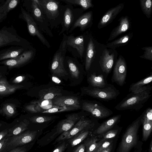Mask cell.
<instances>
[{
	"mask_svg": "<svg viewBox=\"0 0 152 152\" xmlns=\"http://www.w3.org/2000/svg\"><path fill=\"white\" fill-rule=\"evenodd\" d=\"M151 91L134 94L130 92L115 107L118 110H134L138 111L145 105L151 96Z\"/></svg>",
	"mask_w": 152,
	"mask_h": 152,
	"instance_id": "1",
	"label": "cell"
},
{
	"mask_svg": "<svg viewBox=\"0 0 152 152\" xmlns=\"http://www.w3.org/2000/svg\"><path fill=\"white\" fill-rule=\"evenodd\" d=\"M142 124L140 115L128 126L123 135L117 149V152H129L136 145L138 133Z\"/></svg>",
	"mask_w": 152,
	"mask_h": 152,
	"instance_id": "2",
	"label": "cell"
},
{
	"mask_svg": "<svg viewBox=\"0 0 152 152\" xmlns=\"http://www.w3.org/2000/svg\"><path fill=\"white\" fill-rule=\"evenodd\" d=\"M28 44L13 27L4 26L0 29V48L10 45L28 47Z\"/></svg>",
	"mask_w": 152,
	"mask_h": 152,
	"instance_id": "3",
	"label": "cell"
},
{
	"mask_svg": "<svg viewBox=\"0 0 152 152\" xmlns=\"http://www.w3.org/2000/svg\"><path fill=\"white\" fill-rule=\"evenodd\" d=\"M83 91L85 94L104 101L115 99L120 93L118 90L110 84L102 88H95L90 86L84 88Z\"/></svg>",
	"mask_w": 152,
	"mask_h": 152,
	"instance_id": "4",
	"label": "cell"
},
{
	"mask_svg": "<svg viewBox=\"0 0 152 152\" xmlns=\"http://www.w3.org/2000/svg\"><path fill=\"white\" fill-rule=\"evenodd\" d=\"M37 133L36 131L28 130L18 135L8 137L7 140L1 152L9 150L26 144L33 141Z\"/></svg>",
	"mask_w": 152,
	"mask_h": 152,
	"instance_id": "5",
	"label": "cell"
},
{
	"mask_svg": "<svg viewBox=\"0 0 152 152\" xmlns=\"http://www.w3.org/2000/svg\"><path fill=\"white\" fill-rule=\"evenodd\" d=\"M66 40L62 41L58 50L54 54L51 66L53 74L58 77H63L67 74L64 67V59L66 51Z\"/></svg>",
	"mask_w": 152,
	"mask_h": 152,
	"instance_id": "6",
	"label": "cell"
},
{
	"mask_svg": "<svg viewBox=\"0 0 152 152\" xmlns=\"http://www.w3.org/2000/svg\"><path fill=\"white\" fill-rule=\"evenodd\" d=\"M82 108L83 110L89 113L93 117L96 119L104 118L113 114L112 110L96 101L84 102Z\"/></svg>",
	"mask_w": 152,
	"mask_h": 152,
	"instance_id": "7",
	"label": "cell"
},
{
	"mask_svg": "<svg viewBox=\"0 0 152 152\" xmlns=\"http://www.w3.org/2000/svg\"><path fill=\"white\" fill-rule=\"evenodd\" d=\"M94 123L84 116H81L77 123L69 130L64 132L56 140L54 144L60 141L69 139L81 131L93 126Z\"/></svg>",
	"mask_w": 152,
	"mask_h": 152,
	"instance_id": "8",
	"label": "cell"
},
{
	"mask_svg": "<svg viewBox=\"0 0 152 152\" xmlns=\"http://www.w3.org/2000/svg\"><path fill=\"white\" fill-rule=\"evenodd\" d=\"M21 13L19 16L20 18L24 20L26 23L28 31L31 35L36 36L41 42L48 48L50 45L43 35L39 30L35 22L29 13L21 7H20Z\"/></svg>",
	"mask_w": 152,
	"mask_h": 152,
	"instance_id": "9",
	"label": "cell"
},
{
	"mask_svg": "<svg viewBox=\"0 0 152 152\" xmlns=\"http://www.w3.org/2000/svg\"><path fill=\"white\" fill-rule=\"evenodd\" d=\"M127 66L125 60L120 56L116 62L112 76L111 81L120 86L125 83L127 75Z\"/></svg>",
	"mask_w": 152,
	"mask_h": 152,
	"instance_id": "10",
	"label": "cell"
},
{
	"mask_svg": "<svg viewBox=\"0 0 152 152\" xmlns=\"http://www.w3.org/2000/svg\"><path fill=\"white\" fill-rule=\"evenodd\" d=\"M34 53L33 50L28 49L16 57L0 62V64L7 66L9 68L20 67L29 62L33 57Z\"/></svg>",
	"mask_w": 152,
	"mask_h": 152,
	"instance_id": "11",
	"label": "cell"
},
{
	"mask_svg": "<svg viewBox=\"0 0 152 152\" xmlns=\"http://www.w3.org/2000/svg\"><path fill=\"white\" fill-rule=\"evenodd\" d=\"M35 1L48 18L54 19L58 15V2L52 0H35Z\"/></svg>",
	"mask_w": 152,
	"mask_h": 152,
	"instance_id": "12",
	"label": "cell"
},
{
	"mask_svg": "<svg viewBox=\"0 0 152 152\" xmlns=\"http://www.w3.org/2000/svg\"><path fill=\"white\" fill-rule=\"evenodd\" d=\"M52 102L53 105L56 106L66 107L74 110L80 108L78 99L73 96H61L53 99Z\"/></svg>",
	"mask_w": 152,
	"mask_h": 152,
	"instance_id": "13",
	"label": "cell"
},
{
	"mask_svg": "<svg viewBox=\"0 0 152 152\" xmlns=\"http://www.w3.org/2000/svg\"><path fill=\"white\" fill-rule=\"evenodd\" d=\"M124 5L121 3L109 10L104 15L99 22L98 28L99 29L111 23L124 8Z\"/></svg>",
	"mask_w": 152,
	"mask_h": 152,
	"instance_id": "14",
	"label": "cell"
},
{
	"mask_svg": "<svg viewBox=\"0 0 152 152\" xmlns=\"http://www.w3.org/2000/svg\"><path fill=\"white\" fill-rule=\"evenodd\" d=\"M152 81V74H151L141 80L132 84L129 87V92L137 94L146 91H151L152 87L150 83Z\"/></svg>",
	"mask_w": 152,
	"mask_h": 152,
	"instance_id": "15",
	"label": "cell"
},
{
	"mask_svg": "<svg viewBox=\"0 0 152 152\" xmlns=\"http://www.w3.org/2000/svg\"><path fill=\"white\" fill-rule=\"evenodd\" d=\"M114 57L113 53L110 54L107 50L105 49L100 57L99 64L101 70L107 75L110 72L113 66Z\"/></svg>",
	"mask_w": 152,
	"mask_h": 152,
	"instance_id": "16",
	"label": "cell"
},
{
	"mask_svg": "<svg viewBox=\"0 0 152 152\" xmlns=\"http://www.w3.org/2000/svg\"><path fill=\"white\" fill-rule=\"evenodd\" d=\"M28 47L13 46L0 51V61L12 58L20 55Z\"/></svg>",
	"mask_w": 152,
	"mask_h": 152,
	"instance_id": "17",
	"label": "cell"
},
{
	"mask_svg": "<svg viewBox=\"0 0 152 152\" xmlns=\"http://www.w3.org/2000/svg\"><path fill=\"white\" fill-rule=\"evenodd\" d=\"M81 117L75 113L67 115L66 119L63 120L58 124L57 127L58 133L60 134L70 130Z\"/></svg>",
	"mask_w": 152,
	"mask_h": 152,
	"instance_id": "18",
	"label": "cell"
},
{
	"mask_svg": "<svg viewBox=\"0 0 152 152\" xmlns=\"http://www.w3.org/2000/svg\"><path fill=\"white\" fill-rule=\"evenodd\" d=\"M121 116V114L116 115L104 121L95 131L94 133L99 136L104 134L119 122Z\"/></svg>",
	"mask_w": 152,
	"mask_h": 152,
	"instance_id": "19",
	"label": "cell"
},
{
	"mask_svg": "<svg viewBox=\"0 0 152 152\" xmlns=\"http://www.w3.org/2000/svg\"><path fill=\"white\" fill-rule=\"evenodd\" d=\"M107 75L104 73L99 74L95 72L90 74L87 80L90 86L95 88H102L107 86Z\"/></svg>",
	"mask_w": 152,
	"mask_h": 152,
	"instance_id": "20",
	"label": "cell"
},
{
	"mask_svg": "<svg viewBox=\"0 0 152 152\" xmlns=\"http://www.w3.org/2000/svg\"><path fill=\"white\" fill-rule=\"evenodd\" d=\"M19 2L18 0H2L0 2V23L5 19L8 13L17 6Z\"/></svg>",
	"mask_w": 152,
	"mask_h": 152,
	"instance_id": "21",
	"label": "cell"
},
{
	"mask_svg": "<svg viewBox=\"0 0 152 152\" xmlns=\"http://www.w3.org/2000/svg\"><path fill=\"white\" fill-rule=\"evenodd\" d=\"M66 45L75 48L81 57L85 50L84 38L82 36L74 37L69 36L66 38Z\"/></svg>",
	"mask_w": 152,
	"mask_h": 152,
	"instance_id": "22",
	"label": "cell"
},
{
	"mask_svg": "<svg viewBox=\"0 0 152 152\" xmlns=\"http://www.w3.org/2000/svg\"><path fill=\"white\" fill-rule=\"evenodd\" d=\"M129 27V23L128 17H122L120 19L119 25L111 32L108 41H111L115 39L123 33L127 31Z\"/></svg>",
	"mask_w": 152,
	"mask_h": 152,
	"instance_id": "23",
	"label": "cell"
},
{
	"mask_svg": "<svg viewBox=\"0 0 152 152\" xmlns=\"http://www.w3.org/2000/svg\"><path fill=\"white\" fill-rule=\"evenodd\" d=\"M62 95L61 90L54 87L41 90L39 92V97L42 100H51Z\"/></svg>",
	"mask_w": 152,
	"mask_h": 152,
	"instance_id": "24",
	"label": "cell"
},
{
	"mask_svg": "<svg viewBox=\"0 0 152 152\" xmlns=\"http://www.w3.org/2000/svg\"><path fill=\"white\" fill-rule=\"evenodd\" d=\"M23 87L22 85L9 84L4 78L0 79V95L12 94Z\"/></svg>",
	"mask_w": 152,
	"mask_h": 152,
	"instance_id": "25",
	"label": "cell"
},
{
	"mask_svg": "<svg viewBox=\"0 0 152 152\" xmlns=\"http://www.w3.org/2000/svg\"><path fill=\"white\" fill-rule=\"evenodd\" d=\"M92 17V12H87L80 16L75 22L70 31H72L77 27L82 30L85 28L90 23Z\"/></svg>",
	"mask_w": 152,
	"mask_h": 152,
	"instance_id": "26",
	"label": "cell"
},
{
	"mask_svg": "<svg viewBox=\"0 0 152 152\" xmlns=\"http://www.w3.org/2000/svg\"><path fill=\"white\" fill-rule=\"evenodd\" d=\"M29 121L26 120L16 124L12 128L8 129L7 136L10 137L25 132L28 129Z\"/></svg>",
	"mask_w": 152,
	"mask_h": 152,
	"instance_id": "27",
	"label": "cell"
},
{
	"mask_svg": "<svg viewBox=\"0 0 152 152\" xmlns=\"http://www.w3.org/2000/svg\"><path fill=\"white\" fill-rule=\"evenodd\" d=\"M95 51V45L91 38L88 45L86 57L85 68L86 71L90 69L93 58Z\"/></svg>",
	"mask_w": 152,
	"mask_h": 152,
	"instance_id": "28",
	"label": "cell"
},
{
	"mask_svg": "<svg viewBox=\"0 0 152 152\" xmlns=\"http://www.w3.org/2000/svg\"><path fill=\"white\" fill-rule=\"evenodd\" d=\"M98 140L97 136L92 137L85 140L84 144L85 146L86 152H92L106 140L102 139L97 142Z\"/></svg>",
	"mask_w": 152,
	"mask_h": 152,
	"instance_id": "29",
	"label": "cell"
},
{
	"mask_svg": "<svg viewBox=\"0 0 152 152\" xmlns=\"http://www.w3.org/2000/svg\"><path fill=\"white\" fill-rule=\"evenodd\" d=\"M89 133V131L87 129L83 130L69 139L68 142L72 147L76 145L84 140Z\"/></svg>",
	"mask_w": 152,
	"mask_h": 152,
	"instance_id": "30",
	"label": "cell"
},
{
	"mask_svg": "<svg viewBox=\"0 0 152 152\" xmlns=\"http://www.w3.org/2000/svg\"><path fill=\"white\" fill-rule=\"evenodd\" d=\"M132 34L129 33L107 44L108 48L115 49L120 46L126 45L132 37Z\"/></svg>",
	"mask_w": 152,
	"mask_h": 152,
	"instance_id": "31",
	"label": "cell"
},
{
	"mask_svg": "<svg viewBox=\"0 0 152 152\" xmlns=\"http://www.w3.org/2000/svg\"><path fill=\"white\" fill-rule=\"evenodd\" d=\"M74 20V16L72 10L69 7H67L64 13V29L60 33L61 34L65 30H68L72 23Z\"/></svg>",
	"mask_w": 152,
	"mask_h": 152,
	"instance_id": "32",
	"label": "cell"
},
{
	"mask_svg": "<svg viewBox=\"0 0 152 152\" xmlns=\"http://www.w3.org/2000/svg\"><path fill=\"white\" fill-rule=\"evenodd\" d=\"M0 112L8 117H12L16 113L15 105L10 103L5 104L0 110Z\"/></svg>",
	"mask_w": 152,
	"mask_h": 152,
	"instance_id": "33",
	"label": "cell"
},
{
	"mask_svg": "<svg viewBox=\"0 0 152 152\" xmlns=\"http://www.w3.org/2000/svg\"><path fill=\"white\" fill-rule=\"evenodd\" d=\"M142 11L148 18H150L152 12V2L151 0H140Z\"/></svg>",
	"mask_w": 152,
	"mask_h": 152,
	"instance_id": "34",
	"label": "cell"
},
{
	"mask_svg": "<svg viewBox=\"0 0 152 152\" xmlns=\"http://www.w3.org/2000/svg\"><path fill=\"white\" fill-rule=\"evenodd\" d=\"M62 1L66 3L80 5L84 10L91 7L93 6L91 0H64Z\"/></svg>",
	"mask_w": 152,
	"mask_h": 152,
	"instance_id": "35",
	"label": "cell"
},
{
	"mask_svg": "<svg viewBox=\"0 0 152 152\" xmlns=\"http://www.w3.org/2000/svg\"><path fill=\"white\" fill-rule=\"evenodd\" d=\"M31 1L32 12L34 17L37 21H42L43 16L42 10L35 0H32Z\"/></svg>",
	"mask_w": 152,
	"mask_h": 152,
	"instance_id": "36",
	"label": "cell"
},
{
	"mask_svg": "<svg viewBox=\"0 0 152 152\" xmlns=\"http://www.w3.org/2000/svg\"><path fill=\"white\" fill-rule=\"evenodd\" d=\"M142 124L152 123V109L151 107L147 108L141 115Z\"/></svg>",
	"mask_w": 152,
	"mask_h": 152,
	"instance_id": "37",
	"label": "cell"
},
{
	"mask_svg": "<svg viewBox=\"0 0 152 152\" xmlns=\"http://www.w3.org/2000/svg\"><path fill=\"white\" fill-rule=\"evenodd\" d=\"M142 138L144 141H145L150 135L152 129V123H145L142 124Z\"/></svg>",
	"mask_w": 152,
	"mask_h": 152,
	"instance_id": "38",
	"label": "cell"
},
{
	"mask_svg": "<svg viewBox=\"0 0 152 152\" xmlns=\"http://www.w3.org/2000/svg\"><path fill=\"white\" fill-rule=\"evenodd\" d=\"M69 70L72 77L73 78H78L80 73V71L76 65L72 61L68 62Z\"/></svg>",
	"mask_w": 152,
	"mask_h": 152,
	"instance_id": "39",
	"label": "cell"
},
{
	"mask_svg": "<svg viewBox=\"0 0 152 152\" xmlns=\"http://www.w3.org/2000/svg\"><path fill=\"white\" fill-rule=\"evenodd\" d=\"M52 117L44 116H35L30 118V121L34 123H42L51 121Z\"/></svg>",
	"mask_w": 152,
	"mask_h": 152,
	"instance_id": "40",
	"label": "cell"
},
{
	"mask_svg": "<svg viewBox=\"0 0 152 152\" xmlns=\"http://www.w3.org/2000/svg\"><path fill=\"white\" fill-rule=\"evenodd\" d=\"M74 110L72 108L66 107H56L42 112V113H53Z\"/></svg>",
	"mask_w": 152,
	"mask_h": 152,
	"instance_id": "41",
	"label": "cell"
},
{
	"mask_svg": "<svg viewBox=\"0 0 152 152\" xmlns=\"http://www.w3.org/2000/svg\"><path fill=\"white\" fill-rule=\"evenodd\" d=\"M26 109L32 113H37L42 112V109L41 108L39 104L32 102L31 104L26 106Z\"/></svg>",
	"mask_w": 152,
	"mask_h": 152,
	"instance_id": "42",
	"label": "cell"
},
{
	"mask_svg": "<svg viewBox=\"0 0 152 152\" xmlns=\"http://www.w3.org/2000/svg\"><path fill=\"white\" fill-rule=\"evenodd\" d=\"M118 131L119 130L117 129L110 130L98 136H100L102 138V140H105L115 137Z\"/></svg>",
	"mask_w": 152,
	"mask_h": 152,
	"instance_id": "43",
	"label": "cell"
},
{
	"mask_svg": "<svg viewBox=\"0 0 152 152\" xmlns=\"http://www.w3.org/2000/svg\"><path fill=\"white\" fill-rule=\"evenodd\" d=\"M145 51L144 54L140 56L141 58H145L150 61L152 60V47H147L142 48Z\"/></svg>",
	"mask_w": 152,
	"mask_h": 152,
	"instance_id": "44",
	"label": "cell"
},
{
	"mask_svg": "<svg viewBox=\"0 0 152 152\" xmlns=\"http://www.w3.org/2000/svg\"><path fill=\"white\" fill-rule=\"evenodd\" d=\"M113 143L112 140H107L103 143L96 148L92 152H101L102 150L107 147L111 143Z\"/></svg>",
	"mask_w": 152,
	"mask_h": 152,
	"instance_id": "45",
	"label": "cell"
},
{
	"mask_svg": "<svg viewBox=\"0 0 152 152\" xmlns=\"http://www.w3.org/2000/svg\"><path fill=\"white\" fill-rule=\"evenodd\" d=\"M28 148V146L26 144L10 150L7 152H27Z\"/></svg>",
	"mask_w": 152,
	"mask_h": 152,
	"instance_id": "46",
	"label": "cell"
},
{
	"mask_svg": "<svg viewBox=\"0 0 152 152\" xmlns=\"http://www.w3.org/2000/svg\"><path fill=\"white\" fill-rule=\"evenodd\" d=\"M67 145V144L65 142H64L58 146L53 152H63L66 149Z\"/></svg>",
	"mask_w": 152,
	"mask_h": 152,
	"instance_id": "47",
	"label": "cell"
},
{
	"mask_svg": "<svg viewBox=\"0 0 152 152\" xmlns=\"http://www.w3.org/2000/svg\"><path fill=\"white\" fill-rule=\"evenodd\" d=\"M85 151V146L84 143L79 145L74 151L73 152H84Z\"/></svg>",
	"mask_w": 152,
	"mask_h": 152,
	"instance_id": "48",
	"label": "cell"
},
{
	"mask_svg": "<svg viewBox=\"0 0 152 152\" xmlns=\"http://www.w3.org/2000/svg\"><path fill=\"white\" fill-rule=\"evenodd\" d=\"M25 78V77L24 76H19L14 79L12 82L15 84L18 83L23 81Z\"/></svg>",
	"mask_w": 152,
	"mask_h": 152,
	"instance_id": "49",
	"label": "cell"
},
{
	"mask_svg": "<svg viewBox=\"0 0 152 152\" xmlns=\"http://www.w3.org/2000/svg\"><path fill=\"white\" fill-rule=\"evenodd\" d=\"M8 137L7 136L0 141V152L1 151L4 145L7 142Z\"/></svg>",
	"mask_w": 152,
	"mask_h": 152,
	"instance_id": "50",
	"label": "cell"
},
{
	"mask_svg": "<svg viewBox=\"0 0 152 152\" xmlns=\"http://www.w3.org/2000/svg\"><path fill=\"white\" fill-rule=\"evenodd\" d=\"M8 132V129L4 130L0 132V141L7 136Z\"/></svg>",
	"mask_w": 152,
	"mask_h": 152,
	"instance_id": "51",
	"label": "cell"
},
{
	"mask_svg": "<svg viewBox=\"0 0 152 152\" xmlns=\"http://www.w3.org/2000/svg\"><path fill=\"white\" fill-rule=\"evenodd\" d=\"M113 146V143H111L107 147L102 150L101 152H111Z\"/></svg>",
	"mask_w": 152,
	"mask_h": 152,
	"instance_id": "52",
	"label": "cell"
},
{
	"mask_svg": "<svg viewBox=\"0 0 152 152\" xmlns=\"http://www.w3.org/2000/svg\"><path fill=\"white\" fill-rule=\"evenodd\" d=\"M149 152H152V140L151 141L149 149Z\"/></svg>",
	"mask_w": 152,
	"mask_h": 152,
	"instance_id": "53",
	"label": "cell"
},
{
	"mask_svg": "<svg viewBox=\"0 0 152 152\" xmlns=\"http://www.w3.org/2000/svg\"><path fill=\"white\" fill-rule=\"evenodd\" d=\"M1 73H0V79H1Z\"/></svg>",
	"mask_w": 152,
	"mask_h": 152,
	"instance_id": "54",
	"label": "cell"
},
{
	"mask_svg": "<svg viewBox=\"0 0 152 152\" xmlns=\"http://www.w3.org/2000/svg\"><path fill=\"white\" fill-rule=\"evenodd\" d=\"M1 124H0V127L1 126Z\"/></svg>",
	"mask_w": 152,
	"mask_h": 152,
	"instance_id": "55",
	"label": "cell"
},
{
	"mask_svg": "<svg viewBox=\"0 0 152 152\" xmlns=\"http://www.w3.org/2000/svg\"><path fill=\"white\" fill-rule=\"evenodd\" d=\"M2 1V0H0V2Z\"/></svg>",
	"mask_w": 152,
	"mask_h": 152,
	"instance_id": "56",
	"label": "cell"
}]
</instances>
